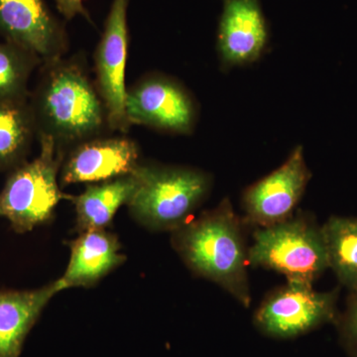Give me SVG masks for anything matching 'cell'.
<instances>
[{
    "label": "cell",
    "mask_w": 357,
    "mask_h": 357,
    "mask_svg": "<svg viewBox=\"0 0 357 357\" xmlns=\"http://www.w3.org/2000/svg\"><path fill=\"white\" fill-rule=\"evenodd\" d=\"M328 269L342 287L357 289V218L333 215L321 225Z\"/></svg>",
    "instance_id": "17"
},
{
    "label": "cell",
    "mask_w": 357,
    "mask_h": 357,
    "mask_svg": "<svg viewBox=\"0 0 357 357\" xmlns=\"http://www.w3.org/2000/svg\"><path fill=\"white\" fill-rule=\"evenodd\" d=\"M311 178L299 145L278 169L243 192L244 223L261 229L292 218Z\"/></svg>",
    "instance_id": "8"
},
{
    "label": "cell",
    "mask_w": 357,
    "mask_h": 357,
    "mask_svg": "<svg viewBox=\"0 0 357 357\" xmlns=\"http://www.w3.org/2000/svg\"><path fill=\"white\" fill-rule=\"evenodd\" d=\"M243 223L225 199L217 208L174 230L172 245L192 272L218 284L248 307L251 293Z\"/></svg>",
    "instance_id": "1"
},
{
    "label": "cell",
    "mask_w": 357,
    "mask_h": 357,
    "mask_svg": "<svg viewBox=\"0 0 357 357\" xmlns=\"http://www.w3.org/2000/svg\"><path fill=\"white\" fill-rule=\"evenodd\" d=\"M338 342L347 357H357V289L349 291L344 310L335 324Z\"/></svg>",
    "instance_id": "19"
},
{
    "label": "cell",
    "mask_w": 357,
    "mask_h": 357,
    "mask_svg": "<svg viewBox=\"0 0 357 357\" xmlns=\"http://www.w3.org/2000/svg\"><path fill=\"white\" fill-rule=\"evenodd\" d=\"M136 188L133 173L124 177L89 184L79 196H72L77 215L79 232L105 229L109 227L115 213L130 201Z\"/></svg>",
    "instance_id": "15"
},
{
    "label": "cell",
    "mask_w": 357,
    "mask_h": 357,
    "mask_svg": "<svg viewBox=\"0 0 357 357\" xmlns=\"http://www.w3.org/2000/svg\"><path fill=\"white\" fill-rule=\"evenodd\" d=\"M36 135L28 98L0 102V173L11 172L27 161Z\"/></svg>",
    "instance_id": "16"
},
{
    "label": "cell",
    "mask_w": 357,
    "mask_h": 357,
    "mask_svg": "<svg viewBox=\"0 0 357 357\" xmlns=\"http://www.w3.org/2000/svg\"><path fill=\"white\" fill-rule=\"evenodd\" d=\"M340 288L314 290L312 284L287 281L266 296L256 310L253 324L265 337L293 340L335 324Z\"/></svg>",
    "instance_id": "6"
},
{
    "label": "cell",
    "mask_w": 357,
    "mask_h": 357,
    "mask_svg": "<svg viewBox=\"0 0 357 357\" xmlns=\"http://www.w3.org/2000/svg\"><path fill=\"white\" fill-rule=\"evenodd\" d=\"M58 293L56 281L35 290H0V357H20L26 338Z\"/></svg>",
    "instance_id": "14"
},
{
    "label": "cell",
    "mask_w": 357,
    "mask_h": 357,
    "mask_svg": "<svg viewBox=\"0 0 357 357\" xmlns=\"http://www.w3.org/2000/svg\"><path fill=\"white\" fill-rule=\"evenodd\" d=\"M29 102L37 136H50L62 150L98 137L109 126L98 89L77 62L59 59L44 63Z\"/></svg>",
    "instance_id": "2"
},
{
    "label": "cell",
    "mask_w": 357,
    "mask_h": 357,
    "mask_svg": "<svg viewBox=\"0 0 357 357\" xmlns=\"http://www.w3.org/2000/svg\"><path fill=\"white\" fill-rule=\"evenodd\" d=\"M268 30L258 0H223L218 51L225 69L253 64L266 48Z\"/></svg>",
    "instance_id": "12"
},
{
    "label": "cell",
    "mask_w": 357,
    "mask_h": 357,
    "mask_svg": "<svg viewBox=\"0 0 357 357\" xmlns=\"http://www.w3.org/2000/svg\"><path fill=\"white\" fill-rule=\"evenodd\" d=\"M59 13L67 20H74L76 16H83L91 21L88 10L84 8L83 0H55Z\"/></svg>",
    "instance_id": "20"
},
{
    "label": "cell",
    "mask_w": 357,
    "mask_h": 357,
    "mask_svg": "<svg viewBox=\"0 0 357 357\" xmlns=\"http://www.w3.org/2000/svg\"><path fill=\"white\" fill-rule=\"evenodd\" d=\"M41 60L10 42H0V102L27 100L28 81Z\"/></svg>",
    "instance_id": "18"
},
{
    "label": "cell",
    "mask_w": 357,
    "mask_h": 357,
    "mask_svg": "<svg viewBox=\"0 0 357 357\" xmlns=\"http://www.w3.org/2000/svg\"><path fill=\"white\" fill-rule=\"evenodd\" d=\"M69 246V264L56 281L59 292L70 288L93 287L126 260L119 237L105 229L79 232Z\"/></svg>",
    "instance_id": "13"
},
{
    "label": "cell",
    "mask_w": 357,
    "mask_h": 357,
    "mask_svg": "<svg viewBox=\"0 0 357 357\" xmlns=\"http://www.w3.org/2000/svg\"><path fill=\"white\" fill-rule=\"evenodd\" d=\"M0 35L42 63L62 59L67 50L64 26L45 0H0Z\"/></svg>",
    "instance_id": "10"
},
{
    "label": "cell",
    "mask_w": 357,
    "mask_h": 357,
    "mask_svg": "<svg viewBox=\"0 0 357 357\" xmlns=\"http://www.w3.org/2000/svg\"><path fill=\"white\" fill-rule=\"evenodd\" d=\"M136 188L128 206L143 227L174 231L208 198L213 185L208 174L190 167L145 165L133 171Z\"/></svg>",
    "instance_id": "3"
},
{
    "label": "cell",
    "mask_w": 357,
    "mask_h": 357,
    "mask_svg": "<svg viewBox=\"0 0 357 357\" xmlns=\"http://www.w3.org/2000/svg\"><path fill=\"white\" fill-rule=\"evenodd\" d=\"M126 109L129 123L165 132L190 134L196 126V103L184 86L167 77H150L128 89Z\"/></svg>",
    "instance_id": "9"
},
{
    "label": "cell",
    "mask_w": 357,
    "mask_h": 357,
    "mask_svg": "<svg viewBox=\"0 0 357 357\" xmlns=\"http://www.w3.org/2000/svg\"><path fill=\"white\" fill-rule=\"evenodd\" d=\"M40 154L9 172L0 192V217L17 234L32 231L53 217L62 199H70L58 184L64 155L50 136H38Z\"/></svg>",
    "instance_id": "4"
},
{
    "label": "cell",
    "mask_w": 357,
    "mask_h": 357,
    "mask_svg": "<svg viewBox=\"0 0 357 357\" xmlns=\"http://www.w3.org/2000/svg\"><path fill=\"white\" fill-rule=\"evenodd\" d=\"M248 264L312 285L328 269L321 225L300 211L278 225L256 229Z\"/></svg>",
    "instance_id": "5"
},
{
    "label": "cell",
    "mask_w": 357,
    "mask_h": 357,
    "mask_svg": "<svg viewBox=\"0 0 357 357\" xmlns=\"http://www.w3.org/2000/svg\"><path fill=\"white\" fill-rule=\"evenodd\" d=\"M139 156L137 143L126 136L91 138L73 146L63 160L61 184H96L130 175Z\"/></svg>",
    "instance_id": "11"
},
{
    "label": "cell",
    "mask_w": 357,
    "mask_h": 357,
    "mask_svg": "<svg viewBox=\"0 0 357 357\" xmlns=\"http://www.w3.org/2000/svg\"><path fill=\"white\" fill-rule=\"evenodd\" d=\"M128 3L129 0H112L95 56L96 89L107 112V126L121 133L128 132L131 126L126 109Z\"/></svg>",
    "instance_id": "7"
}]
</instances>
